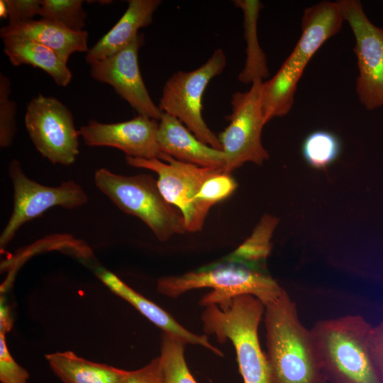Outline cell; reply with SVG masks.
Wrapping results in <instances>:
<instances>
[{"label":"cell","mask_w":383,"mask_h":383,"mask_svg":"<svg viewBox=\"0 0 383 383\" xmlns=\"http://www.w3.org/2000/svg\"><path fill=\"white\" fill-rule=\"evenodd\" d=\"M233 4L243 13L244 36L246 42V59L238 79L243 84H252L269 77L265 53L260 46L257 37V21L263 7L257 0H235Z\"/></svg>","instance_id":"44dd1931"},{"label":"cell","mask_w":383,"mask_h":383,"mask_svg":"<svg viewBox=\"0 0 383 383\" xmlns=\"http://www.w3.org/2000/svg\"><path fill=\"white\" fill-rule=\"evenodd\" d=\"M99 279L113 293L123 298L152 323L163 331V333L172 335L186 344L199 345L206 348L218 356L222 352L209 343L205 335H197L188 331L159 306L136 292L116 274L101 267L96 270Z\"/></svg>","instance_id":"2e32d148"},{"label":"cell","mask_w":383,"mask_h":383,"mask_svg":"<svg viewBox=\"0 0 383 383\" xmlns=\"http://www.w3.org/2000/svg\"><path fill=\"white\" fill-rule=\"evenodd\" d=\"M25 126L34 146L52 164L70 165L79 155V133L58 99L39 94L26 107Z\"/></svg>","instance_id":"8fae6325"},{"label":"cell","mask_w":383,"mask_h":383,"mask_svg":"<svg viewBox=\"0 0 383 383\" xmlns=\"http://www.w3.org/2000/svg\"><path fill=\"white\" fill-rule=\"evenodd\" d=\"M157 120L138 115L134 118L114 123L95 120L82 126L79 135L88 146L113 147L126 156L143 159H159L167 162L172 157L162 152L157 141Z\"/></svg>","instance_id":"5bb4252c"},{"label":"cell","mask_w":383,"mask_h":383,"mask_svg":"<svg viewBox=\"0 0 383 383\" xmlns=\"http://www.w3.org/2000/svg\"><path fill=\"white\" fill-rule=\"evenodd\" d=\"M265 311L263 303L245 294L233 299L228 306L209 305L201 313L203 329L219 343L229 340L235 350L244 383H272L267 355L261 349L258 326Z\"/></svg>","instance_id":"5b68a950"},{"label":"cell","mask_w":383,"mask_h":383,"mask_svg":"<svg viewBox=\"0 0 383 383\" xmlns=\"http://www.w3.org/2000/svg\"><path fill=\"white\" fill-rule=\"evenodd\" d=\"M0 16L1 18H6L9 17L8 6L5 0L0 1Z\"/></svg>","instance_id":"d6a6232c"},{"label":"cell","mask_w":383,"mask_h":383,"mask_svg":"<svg viewBox=\"0 0 383 383\" xmlns=\"http://www.w3.org/2000/svg\"><path fill=\"white\" fill-rule=\"evenodd\" d=\"M9 10V23L32 20L39 15L41 1L39 0H5Z\"/></svg>","instance_id":"f546056e"},{"label":"cell","mask_w":383,"mask_h":383,"mask_svg":"<svg viewBox=\"0 0 383 383\" xmlns=\"http://www.w3.org/2000/svg\"><path fill=\"white\" fill-rule=\"evenodd\" d=\"M161 2L160 0L128 1L127 9L121 18L88 50L87 62L91 65L106 59L128 46L139 34V29L152 23L153 13Z\"/></svg>","instance_id":"e0dca14e"},{"label":"cell","mask_w":383,"mask_h":383,"mask_svg":"<svg viewBox=\"0 0 383 383\" xmlns=\"http://www.w3.org/2000/svg\"><path fill=\"white\" fill-rule=\"evenodd\" d=\"M372 326L362 316L321 320L311 329L322 371L331 383H382L370 338Z\"/></svg>","instance_id":"3957f363"},{"label":"cell","mask_w":383,"mask_h":383,"mask_svg":"<svg viewBox=\"0 0 383 383\" xmlns=\"http://www.w3.org/2000/svg\"><path fill=\"white\" fill-rule=\"evenodd\" d=\"M370 343L374 362L383 383V319L372 326Z\"/></svg>","instance_id":"4dcf8cb0"},{"label":"cell","mask_w":383,"mask_h":383,"mask_svg":"<svg viewBox=\"0 0 383 383\" xmlns=\"http://www.w3.org/2000/svg\"><path fill=\"white\" fill-rule=\"evenodd\" d=\"M267 357L272 383H326L311 330L283 289L265 305Z\"/></svg>","instance_id":"6da1fadb"},{"label":"cell","mask_w":383,"mask_h":383,"mask_svg":"<svg viewBox=\"0 0 383 383\" xmlns=\"http://www.w3.org/2000/svg\"><path fill=\"white\" fill-rule=\"evenodd\" d=\"M9 79L0 74V146L7 148L13 140L16 132V104L10 99Z\"/></svg>","instance_id":"484cf974"},{"label":"cell","mask_w":383,"mask_h":383,"mask_svg":"<svg viewBox=\"0 0 383 383\" xmlns=\"http://www.w3.org/2000/svg\"><path fill=\"white\" fill-rule=\"evenodd\" d=\"M94 183L122 211L140 219L160 241L187 232L181 211L169 204L150 175L124 176L99 169Z\"/></svg>","instance_id":"8992f818"},{"label":"cell","mask_w":383,"mask_h":383,"mask_svg":"<svg viewBox=\"0 0 383 383\" xmlns=\"http://www.w3.org/2000/svg\"><path fill=\"white\" fill-rule=\"evenodd\" d=\"M82 0H41L39 16L74 31H82L87 13Z\"/></svg>","instance_id":"d4e9b609"},{"label":"cell","mask_w":383,"mask_h":383,"mask_svg":"<svg viewBox=\"0 0 383 383\" xmlns=\"http://www.w3.org/2000/svg\"><path fill=\"white\" fill-rule=\"evenodd\" d=\"M0 333L6 334L12 328V318L9 306L1 297L0 304Z\"/></svg>","instance_id":"1f68e13d"},{"label":"cell","mask_w":383,"mask_h":383,"mask_svg":"<svg viewBox=\"0 0 383 383\" xmlns=\"http://www.w3.org/2000/svg\"><path fill=\"white\" fill-rule=\"evenodd\" d=\"M278 223L277 217L265 214L252 234L225 257L249 265L265 267L266 260L272 249L271 238Z\"/></svg>","instance_id":"7402d4cb"},{"label":"cell","mask_w":383,"mask_h":383,"mask_svg":"<svg viewBox=\"0 0 383 383\" xmlns=\"http://www.w3.org/2000/svg\"><path fill=\"white\" fill-rule=\"evenodd\" d=\"M45 359L64 383H121L128 372L87 360L72 351L50 353Z\"/></svg>","instance_id":"ffe728a7"},{"label":"cell","mask_w":383,"mask_h":383,"mask_svg":"<svg viewBox=\"0 0 383 383\" xmlns=\"http://www.w3.org/2000/svg\"><path fill=\"white\" fill-rule=\"evenodd\" d=\"M336 2L343 21L348 23L355 37L358 99L367 111L383 107V28L368 18L360 1Z\"/></svg>","instance_id":"30bf717a"},{"label":"cell","mask_w":383,"mask_h":383,"mask_svg":"<svg viewBox=\"0 0 383 383\" xmlns=\"http://www.w3.org/2000/svg\"><path fill=\"white\" fill-rule=\"evenodd\" d=\"M301 150L305 161L311 167L322 170L338 157L341 144L335 134L326 131H316L305 138Z\"/></svg>","instance_id":"cb8c5ba5"},{"label":"cell","mask_w":383,"mask_h":383,"mask_svg":"<svg viewBox=\"0 0 383 383\" xmlns=\"http://www.w3.org/2000/svg\"><path fill=\"white\" fill-rule=\"evenodd\" d=\"M128 165L157 173L159 190L165 199L179 209L188 232L202 229L211 208L200 202L197 196L205 181L221 169L202 167L171 157L166 162L159 159L126 157Z\"/></svg>","instance_id":"9c48e42d"},{"label":"cell","mask_w":383,"mask_h":383,"mask_svg":"<svg viewBox=\"0 0 383 383\" xmlns=\"http://www.w3.org/2000/svg\"><path fill=\"white\" fill-rule=\"evenodd\" d=\"M121 383H164L160 356L140 369L128 371Z\"/></svg>","instance_id":"f1b7e54d"},{"label":"cell","mask_w":383,"mask_h":383,"mask_svg":"<svg viewBox=\"0 0 383 383\" xmlns=\"http://www.w3.org/2000/svg\"><path fill=\"white\" fill-rule=\"evenodd\" d=\"M237 187L238 184L231 174L221 169L205 181L197 199L211 208L216 203L230 196Z\"/></svg>","instance_id":"4316f807"},{"label":"cell","mask_w":383,"mask_h":383,"mask_svg":"<svg viewBox=\"0 0 383 383\" xmlns=\"http://www.w3.org/2000/svg\"><path fill=\"white\" fill-rule=\"evenodd\" d=\"M143 43L139 33L123 50L91 63L90 74L95 80L111 85L138 115L160 121L163 112L151 99L140 71L138 51Z\"/></svg>","instance_id":"4fadbf2b"},{"label":"cell","mask_w":383,"mask_h":383,"mask_svg":"<svg viewBox=\"0 0 383 383\" xmlns=\"http://www.w3.org/2000/svg\"><path fill=\"white\" fill-rule=\"evenodd\" d=\"M211 288L200 300L204 306L225 308L233 298L245 294L254 296L264 306L274 300L284 289L267 273L265 267L249 265L225 257L211 265L179 276L161 277L157 290L175 298L192 289Z\"/></svg>","instance_id":"277c9868"},{"label":"cell","mask_w":383,"mask_h":383,"mask_svg":"<svg viewBox=\"0 0 383 383\" xmlns=\"http://www.w3.org/2000/svg\"><path fill=\"white\" fill-rule=\"evenodd\" d=\"M157 141L160 150L174 159L202 167L223 169L225 155L199 140L179 119L162 113Z\"/></svg>","instance_id":"9a60e30c"},{"label":"cell","mask_w":383,"mask_h":383,"mask_svg":"<svg viewBox=\"0 0 383 383\" xmlns=\"http://www.w3.org/2000/svg\"><path fill=\"white\" fill-rule=\"evenodd\" d=\"M8 170L13 184V207L0 236L1 249L10 243L21 226L41 216L46 210L53 206L74 209L88 200L83 189L72 180L57 187H49L30 179L17 160L11 161Z\"/></svg>","instance_id":"7c38bea8"},{"label":"cell","mask_w":383,"mask_h":383,"mask_svg":"<svg viewBox=\"0 0 383 383\" xmlns=\"http://www.w3.org/2000/svg\"><path fill=\"white\" fill-rule=\"evenodd\" d=\"M4 52L13 66L31 65L49 74L59 86L67 87L72 74L55 51L33 40L10 36L2 38Z\"/></svg>","instance_id":"d6986e66"},{"label":"cell","mask_w":383,"mask_h":383,"mask_svg":"<svg viewBox=\"0 0 383 383\" xmlns=\"http://www.w3.org/2000/svg\"><path fill=\"white\" fill-rule=\"evenodd\" d=\"M262 80H255L250 89L231 96L228 126L218 137L225 155L223 171L231 174L248 162L261 165L269 158L261 134L266 122L262 106Z\"/></svg>","instance_id":"ba28073f"},{"label":"cell","mask_w":383,"mask_h":383,"mask_svg":"<svg viewBox=\"0 0 383 383\" xmlns=\"http://www.w3.org/2000/svg\"><path fill=\"white\" fill-rule=\"evenodd\" d=\"M5 335L0 333V381L1 383H28L29 373L13 358Z\"/></svg>","instance_id":"83f0119b"},{"label":"cell","mask_w":383,"mask_h":383,"mask_svg":"<svg viewBox=\"0 0 383 383\" xmlns=\"http://www.w3.org/2000/svg\"><path fill=\"white\" fill-rule=\"evenodd\" d=\"M343 23L336 1H321L304 9L301 33L293 50L276 74L262 82V106L266 123L290 111L304 69L324 43L340 32Z\"/></svg>","instance_id":"7a4b0ae2"},{"label":"cell","mask_w":383,"mask_h":383,"mask_svg":"<svg viewBox=\"0 0 383 383\" xmlns=\"http://www.w3.org/2000/svg\"><path fill=\"white\" fill-rule=\"evenodd\" d=\"M185 344L178 338L163 333L160 357L164 383H197L186 363Z\"/></svg>","instance_id":"603a6c76"},{"label":"cell","mask_w":383,"mask_h":383,"mask_svg":"<svg viewBox=\"0 0 383 383\" xmlns=\"http://www.w3.org/2000/svg\"><path fill=\"white\" fill-rule=\"evenodd\" d=\"M1 38L16 36L37 41L55 51L67 62L77 52H88V32L74 31L55 23L40 18L9 23L0 30Z\"/></svg>","instance_id":"ac0fdd59"},{"label":"cell","mask_w":383,"mask_h":383,"mask_svg":"<svg viewBox=\"0 0 383 383\" xmlns=\"http://www.w3.org/2000/svg\"><path fill=\"white\" fill-rule=\"evenodd\" d=\"M226 56L216 49L205 63L192 71H177L165 82L160 99V109L179 119L199 140L220 150L222 145L203 118V95L211 82L222 73Z\"/></svg>","instance_id":"52a82bcc"}]
</instances>
